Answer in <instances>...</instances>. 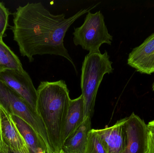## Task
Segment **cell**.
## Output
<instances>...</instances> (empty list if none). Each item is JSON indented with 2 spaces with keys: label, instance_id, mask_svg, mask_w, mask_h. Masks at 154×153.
Instances as JSON below:
<instances>
[{
  "label": "cell",
  "instance_id": "9c48e42d",
  "mask_svg": "<svg viewBox=\"0 0 154 153\" xmlns=\"http://www.w3.org/2000/svg\"><path fill=\"white\" fill-rule=\"evenodd\" d=\"M0 126L2 144L12 150L29 152L23 138L14 123L11 117L0 107Z\"/></svg>",
  "mask_w": 154,
  "mask_h": 153
},
{
  "label": "cell",
  "instance_id": "ba28073f",
  "mask_svg": "<svg viewBox=\"0 0 154 153\" xmlns=\"http://www.w3.org/2000/svg\"><path fill=\"white\" fill-rule=\"evenodd\" d=\"M128 64L141 73H154V32L129 54Z\"/></svg>",
  "mask_w": 154,
  "mask_h": 153
},
{
  "label": "cell",
  "instance_id": "52a82bcc",
  "mask_svg": "<svg viewBox=\"0 0 154 153\" xmlns=\"http://www.w3.org/2000/svg\"><path fill=\"white\" fill-rule=\"evenodd\" d=\"M125 148L124 153H146L147 125L134 113L125 118Z\"/></svg>",
  "mask_w": 154,
  "mask_h": 153
},
{
  "label": "cell",
  "instance_id": "4fadbf2b",
  "mask_svg": "<svg viewBox=\"0 0 154 153\" xmlns=\"http://www.w3.org/2000/svg\"><path fill=\"white\" fill-rule=\"evenodd\" d=\"M91 129V119H85L79 128L63 144L64 153H84L88 133Z\"/></svg>",
  "mask_w": 154,
  "mask_h": 153
},
{
  "label": "cell",
  "instance_id": "d6986e66",
  "mask_svg": "<svg viewBox=\"0 0 154 153\" xmlns=\"http://www.w3.org/2000/svg\"><path fill=\"white\" fill-rule=\"evenodd\" d=\"M2 148V134H1V126H0V152Z\"/></svg>",
  "mask_w": 154,
  "mask_h": 153
},
{
  "label": "cell",
  "instance_id": "9a60e30c",
  "mask_svg": "<svg viewBox=\"0 0 154 153\" xmlns=\"http://www.w3.org/2000/svg\"><path fill=\"white\" fill-rule=\"evenodd\" d=\"M84 153H109L106 142L96 129H91L88 133Z\"/></svg>",
  "mask_w": 154,
  "mask_h": 153
},
{
  "label": "cell",
  "instance_id": "8992f818",
  "mask_svg": "<svg viewBox=\"0 0 154 153\" xmlns=\"http://www.w3.org/2000/svg\"><path fill=\"white\" fill-rule=\"evenodd\" d=\"M0 80L23 98L37 112V90L25 70L6 69L0 73Z\"/></svg>",
  "mask_w": 154,
  "mask_h": 153
},
{
  "label": "cell",
  "instance_id": "2e32d148",
  "mask_svg": "<svg viewBox=\"0 0 154 153\" xmlns=\"http://www.w3.org/2000/svg\"><path fill=\"white\" fill-rule=\"evenodd\" d=\"M11 13L4 4L0 1V38L4 36L5 31L9 26V17Z\"/></svg>",
  "mask_w": 154,
  "mask_h": 153
},
{
  "label": "cell",
  "instance_id": "5b68a950",
  "mask_svg": "<svg viewBox=\"0 0 154 153\" xmlns=\"http://www.w3.org/2000/svg\"><path fill=\"white\" fill-rule=\"evenodd\" d=\"M73 35L74 44L80 46L89 53L100 52V48L102 44L111 45L113 40L100 11L95 13L89 12L83 24L74 28Z\"/></svg>",
  "mask_w": 154,
  "mask_h": 153
},
{
  "label": "cell",
  "instance_id": "ffe728a7",
  "mask_svg": "<svg viewBox=\"0 0 154 153\" xmlns=\"http://www.w3.org/2000/svg\"><path fill=\"white\" fill-rule=\"evenodd\" d=\"M152 89H153V90L154 91V82L153 84V85H152Z\"/></svg>",
  "mask_w": 154,
  "mask_h": 153
},
{
  "label": "cell",
  "instance_id": "e0dca14e",
  "mask_svg": "<svg viewBox=\"0 0 154 153\" xmlns=\"http://www.w3.org/2000/svg\"><path fill=\"white\" fill-rule=\"evenodd\" d=\"M147 149L146 153H154V120L147 125Z\"/></svg>",
  "mask_w": 154,
  "mask_h": 153
},
{
  "label": "cell",
  "instance_id": "5bb4252c",
  "mask_svg": "<svg viewBox=\"0 0 154 153\" xmlns=\"http://www.w3.org/2000/svg\"><path fill=\"white\" fill-rule=\"evenodd\" d=\"M6 69L24 70L19 57L0 38V73Z\"/></svg>",
  "mask_w": 154,
  "mask_h": 153
},
{
  "label": "cell",
  "instance_id": "6da1fadb",
  "mask_svg": "<svg viewBox=\"0 0 154 153\" xmlns=\"http://www.w3.org/2000/svg\"><path fill=\"white\" fill-rule=\"evenodd\" d=\"M99 4L81 9L68 18H66L65 13L52 14L41 2L28 3L19 6L13 13L11 30L21 55L30 62L34 61L33 57L37 55L60 56L69 61L77 72L74 61L64 46V38L77 19Z\"/></svg>",
  "mask_w": 154,
  "mask_h": 153
},
{
  "label": "cell",
  "instance_id": "277c9868",
  "mask_svg": "<svg viewBox=\"0 0 154 153\" xmlns=\"http://www.w3.org/2000/svg\"><path fill=\"white\" fill-rule=\"evenodd\" d=\"M0 107L10 116H15L30 125L42 140L47 153H54L42 119L20 95L0 80Z\"/></svg>",
  "mask_w": 154,
  "mask_h": 153
},
{
  "label": "cell",
  "instance_id": "30bf717a",
  "mask_svg": "<svg viewBox=\"0 0 154 153\" xmlns=\"http://www.w3.org/2000/svg\"><path fill=\"white\" fill-rule=\"evenodd\" d=\"M125 118L118 121L114 125L96 129L107 146L109 153H124L125 148Z\"/></svg>",
  "mask_w": 154,
  "mask_h": 153
},
{
  "label": "cell",
  "instance_id": "8fae6325",
  "mask_svg": "<svg viewBox=\"0 0 154 153\" xmlns=\"http://www.w3.org/2000/svg\"><path fill=\"white\" fill-rule=\"evenodd\" d=\"M84 119V105L81 94L77 99L70 101L63 130V144L79 128Z\"/></svg>",
  "mask_w": 154,
  "mask_h": 153
},
{
  "label": "cell",
  "instance_id": "7a4b0ae2",
  "mask_svg": "<svg viewBox=\"0 0 154 153\" xmlns=\"http://www.w3.org/2000/svg\"><path fill=\"white\" fill-rule=\"evenodd\" d=\"M37 90V113L47 130L54 153L62 150L63 130L70 104L69 90L65 81L41 82Z\"/></svg>",
  "mask_w": 154,
  "mask_h": 153
},
{
  "label": "cell",
  "instance_id": "7c38bea8",
  "mask_svg": "<svg viewBox=\"0 0 154 153\" xmlns=\"http://www.w3.org/2000/svg\"><path fill=\"white\" fill-rule=\"evenodd\" d=\"M31 153H47L38 134L27 122L15 116H11Z\"/></svg>",
  "mask_w": 154,
  "mask_h": 153
},
{
  "label": "cell",
  "instance_id": "3957f363",
  "mask_svg": "<svg viewBox=\"0 0 154 153\" xmlns=\"http://www.w3.org/2000/svg\"><path fill=\"white\" fill-rule=\"evenodd\" d=\"M112 63L106 50L103 54L89 53L84 58L82 66L80 85L85 119H91L92 117L99 88L104 75L113 72Z\"/></svg>",
  "mask_w": 154,
  "mask_h": 153
},
{
  "label": "cell",
  "instance_id": "ac0fdd59",
  "mask_svg": "<svg viewBox=\"0 0 154 153\" xmlns=\"http://www.w3.org/2000/svg\"><path fill=\"white\" fill-rule=\"evenodd\" d=\"M0 153H31L29 151L26 152H21L12 150L9 147L2 144V148Z\"/></svg>",
  "mask_w": 154,
  "mask_h": 153
}]
</instances>
